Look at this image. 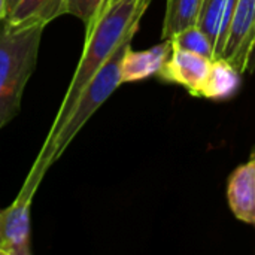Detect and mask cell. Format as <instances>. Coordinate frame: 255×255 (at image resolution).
Wrapping results in <instances>:
<instances>
[{"instance_id": "6da1fadb", "label": "cell", "mask_w": 255, "mask_h": 255, "mask_svg": "<svg viewBox=\"0 0 255 255\" xmlns=\"http://www.w3.org/2000/svg\"><path fill=\"white\" fill-rule=\"evenodd\" d=\"M149 1L151 0H118L108 6L97 16L94 24L88 30H85V43L81 60L40 151L48 149L52 139L69 118L85 85L97 73L103 63L112 55L126 33L130 30L134 19L143 16L146 7L149 6Z\"/></svg>"}, {"instance_id": "7a4b0ae2", "label": "cell", "mask_w": 255, "mask_h": 255, "mask_svg": "<svg viewBox=\"0 0 255 255\" xmlns=\"http://www.w3.org/2000/svg\"><path fill=\"white\" fill-rule=\"evenodd\" d=\"M140 19L142 16L134 19L130 30L126 33V36L123 37L121 43L115 48L112 55L103 63V66L85 85L69 118L60 128V131L55 134L48 149L40 151V154L37 155L33 170H36L40 175H45L48 167L60 158V155L64 152V149L69 146L73 137L79 133V130L87 124V121L94 115V112L121 85V63L126 51L131 46V40L139 28Z\"/></svg>"}, {"instance_id": "3957f363", "label": "cell", "mask_w": 255, "mask_h": 255, "mask_svg": "<svg viewBox=\"0 0 255 255\" xmlns=\"http://www.w3.org/2000/svg\"><path fill=\"white\" fill-rule=\"evenodd\" d=\"M43 28L0 21V130L19 112L24 88L37 64Z\"/></svg>"}, {"instance_id": "277c9868", "label": "cell", "mask_w": 255, "mask_h": 255, "mask_svg": "<svg viewBox=\"0 0 255 255\" xmlns=\"http://www.w3.org/2000/svg\"><path fill=\"white\" fill-rule=\"evenodd\" d=\"M43 175L30 170L19 194L0 211V255H30V206Z\"/></svg>"}, {"instance_id": "5b68a950", "label": "cell", "mask_w": 255, "mask_h": 255, "mask_svg": "<svg viewBox=\"0 0 255 255\" xmlns=\"http://www.w3.org/2000/svg\"><path fill=\"white\" fill-rule=\"evenodd\" d=\"M255 46V0H238L221 58L227 60L241 75L250 70Z\"/></svg>"}, {"instance_id": "8992f818", "label": "cell", "mask_w": 255, "mask_h": 255, "mask_svg": "<svg viewBox=\"0 0 255 255\" xmlns=\"http://www.w3.org/2000/svg\"><path fill=\"white\" fill-rule=\"evenodd\" d=\"M211 63V58L172 46V52L163 64L158 76L164 81L179 84L185 87L191 94L199 96Z\"/></svg>"}, {"instance_id": "52a82bcc", "label": "cell", "mask_w": 255, "mask_h": 255, "mask_svg": "<svg viewBox=\"0 0 255 255\" xmlns=\"http://www.w3.org/2000/svg\"><path fill=\"white\" fill-rule=\"evenodd\" d=\"M227 199L238 220L255 226V160L253 157L230 175Z\"/></svg>"}, {"instance_id": "ba28073f", "label": "cell", "mask_w": 255, "mask_h": 255, "mask_svg": "<svg viewBox=\"0 0 255 255\" xmlns=\"http://www.w3.org/2000/svg\"><path fill=\"white\" fill-rule=\"evenodd\" d=\"M170 52L172 43L169 39H164L161 43L145 51H133L130 46L121 63V84L136 82L158 75Z\"/></svg>"}, {"instance_id": "9c48e42d", "label": "cell", "mask_w": 255, "mask_h": 255, "mask_svg": "<svg viewBox=\"0 0 255 255\" xmlns=\"http://www.w3.org/2000/svg\"><path fill=\"white\" fill-rule=\"evenodd\" d=\"M64 0H18L15 7L4 16L13 27L46 25L54 18L63 15Z\"/></svg>"}, {"instance_id": "30bf717a", "label": "cell", "mask_w": 255, "mask_h": 255, "mask_svg": "<svg viewBox=\"0 0 255 255\" xmlns=\"http://www.w3.org/2000/svg\"><path fill=\"white\" fill-rule=\"evenodd\" d=\"M241 73L224 58H215L200 90V97L211 100H224L232 97L241 84Z\"/></svg>"}, {"instance_id": "8fae6325", "label": "cell", "mask_w": 255, "mask_h": 255, "mask_svg": "<svg viewBox=\"0 0 255 255\" xmlns=\"http://www.w3.org/2000/svg\"><path fill=\"white\" fill-rule=\"evenodd\" d=\"M203 0H167L161 39H170L176 33L197 25Z\"/></svg>"}, {"instance_id": "7c38bea8", "label": "cell", "mask_w": 255, "mask_h": 255, "mask_svg": "<svg viewBox=\"0 0 255 255\" xmlns=\"http://www.w3.org/2000/svg\"><path fill=\"white\" fill-rule=\"evenodd\" d=\"M172 46L187 49L191 52H196L199 55H203L206 58L215 60V52H214V45L209 40V37L202 31L199 25H193L190 28H185L170 39Z\"/></svg>"}, {"instance_id": "4fadbf2b", "label": "cell", "mask_w": 255, "mask_h": 255, "mask_svg": "<svg viewBox=\"0 0 255 255\" xmlns=\"http://www.w3.org/2000/svg\"><path fill=\"white\" fill-rule=\"evenodd\" d=\"M226 3L227 0H203L202 1V9H200L197 25L209 37L214 46H215V40H217V34H218V28H220Z\"/></svg>"}, {"instance_id": "5bb4252c", "label": "cell", "mask_w": 255, "mask_h": 255, "mask_svg": "<svg viewBox=\"0 0 255 255\" xmlns=\"http://www.w3.org/2000/svg\"><path fill=\"white\" fill-rule=\"evenodd\" d=\"M103 3L105 0H64L63 15L76 16L85 24V30H88L97 19Z\"/></svg>"}, {"instance_id": "9a60e30c", "label": "cell", "mask_w": 255, "mask_h": 255, "mask_svg": "<svg viewBox=\"0 0 255 255\" xmlns=\"http://www.w3.org/2000/svg\"><path fill=\"white\" fill-rule=\"evenodd\" d=\"M6 16V0H0V21Z\"/></svg>"}, {"instance_id": "2e32d148", "label": "cell", "mask_w": 255, "mask_h": 255, "mask_svg": "<svg viewBox=\"0 0 255 255\" xmlns=\"http://www.w3.org/2000/svg\"><path fill=\"white\" fill-rule=\"evenodd\" d=\"M16 3H18V0H6V15L15 7Z\"/></svg>"}, {"instance_id": "e0dca14e", "label": "cell", "mask_w": 255, "mask_h": 255, "mask_svg": "<svg viewBox=\"0 0 255 255\" xmlns=\"http://www.w3.org/2000/svg\"><path fill=\"white\" fill-rule=\"evenodd\" d=\"M115 1H118V0H105V3H103V6H102V9H100V13H102L108 6H111V4L115 3ZM100 13H99V15H100Z\"/></svg>"}, {"instance_id": "ac0fdd59", "label": "cell", "mask_w": 255, "mask_h": 255, "mask_svg": "<svg viewBox=\"0 0 255 255\" xmlns=\"http://www.w3.org/2000/svg\"><path fill=\"white\" fill-rule=\"evenodd\" d=\"M255 70V46L254 51H253V57H251V64H250V70L248 72H254Z\"/></svg>"}, {"instance_id": "d6986e66", "label": "cell", "mask_w": 255, "mask_h": 255, "mask_svg": "<svg viewBox=\"0 0 255 255\" xmlns=\"http://www.w3.org/2000/svg\"><path fill=\"white\" fill-rule=\"evenodd\" d=\"M251 157H253V158H254V160H255V149H254V151H253V155H251Z\"/></svg>"}]
</instances>
